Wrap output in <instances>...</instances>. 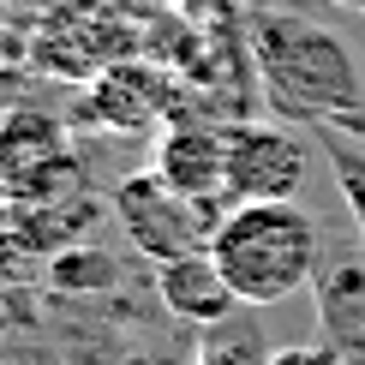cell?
<instances>
[{
    "label": "cell",
    "instance_id": "ac0fdd59",
    "mask_svg": "<svg viewBox=\"0 0 365 365\" xmlns=\"http://www.w3.org/2000/svg\"><path fill=\"white\" fill-rule=\"evenodd\" d=\"M0 329H6V312H0Z\"/></svg>",
    "mask_w": 365,
    "mask_h": 365
},
{
    "label": "cell",
    "instance_id": "30bf717a",
    "mask_svg": "<svg viewBox=\"0 0 365 365\" xmlns=\"http://www.w3.org/2000/svg\"><path fill=\"white\" fill-rule=\"evenodd\" d=\"M317 294V336L336 341L354 365H365V257H341L312 282Z\"/></svg>",
    "mask_w": 365,
    "mask_h": 365
},
{
    "label": "cell",
    "instance_id": "7a4b0ae2",
    "mask_svg": "<svg viewBox=\"0 0 365 365\" xmlns=\"http://www.w3.org/2000/svg\"><path fill=\"white\" fill-rule=\"evenodd\" d=\"M227 287L240 306H282L299 287L317 282V227L312 216L287 197V204H227V216L210 240Z\"/></svg>",
    "mask_w": 365,
    "mask_h": 365
},
{
    "label": "cell",
    "instance_id": "3957f363",
    "mask_svg": "<svg viewBox=\"0 0 365 365\" xmlns=\"http://www.w3.org/2000/svg\"><path fill=\"white\" fill-rule=\"evenodd\" d=\"M120 234L132 240V252H144L150 264H168V257H186V252H204L216 240V227L227 210L222 204H204V197H186L174 192L156 168L150 174H126L108 197Z\"/></svg>",
    "mask_w": 365,
    "mask_h": 365
},
{
    "label": "cell",
    "instance_id": "9c48e42d",
    "mask_svg": "<svg viewBox=\"0 0 365 365\" xmlns=\"http://www.w3.org/2000/svg\"><path fill=\"white\" fill-rule=\"evenodd\" d=\"M156 174L186 197L227 204V126H168L156 144Z\"/></svg>",
    "mask_w": 365,
    "mask_h": 365
},
{
    "label": "cell",
    "instance_id": "2e32d148",
    "mask_svg": "<svg viewBox=\"0 0 365 365\" xmlns=\"http://www.w3.org/2000/svg\"><path fill=\"white\" fill-rule=\"evenodd\" d=\"M329 126H341V132H354V138H365V108H354V114H341V120H329Z\"/></svg>",
    "mask_w": 365,
    "mask_h": 365
},
{
    "label": "cell",
    "instance_id": "8fae6325",
    "mask_svg": "<svg viewBox=\"0 0 365 365\" xmlns=\"http://www.w3.org/2000/svg\"><path fill=\"white\" fill-rule=\"evenodd\" d=\"M42 282H48L54 294H66V299H96V294H108V287H120V257L90 246V240H78V246H60L48 257V276Z\"/></svg>",
    "mask_w": 365,
    "mask_h": 365
},
{
    "label": "cell",
    "instance_id": "277c9868",
    "mask_svg": "<svg viewBox=\"0 0 365 365\" xmlns=\"http://www.w3.org/2000/svg\"><path fill=\"white\" fill-rule=\"evenodd\" d=\"M78 186V162L66 150V132L48 114H6L0 120V204L30 210V204H54Z\"/></svg>",
    "mask_w": 365,
    "mask_h": 365
},
{
    "label": "cell",
    "instance_id": "5b68a950",
    "mask_svg": "<svg viewBox=\"0 0 365 365\" xmlns=\"http://www.w3.org/2000/svg\"><path fill=\"white\" fill-rule=\"evenodd\" d=\"M306 138L264 120L227 126V204H287L306 186Z\"/></svg>",
    "mask_w": 365,
    "mask_h": 365
},
{
    "label": "cell",
    "instance_id": "8992f818",
    "mask_svg": "<svg viewBox=\"0 0 365 365\" xmlns=\"http://www.w3.org/2000/svg\"><path fill=\"white\" fill-rule=\"evenodd\" d=\"M126 19L108 6V12H90V6H72V12H54L48 30L36 36V60L42 72H54V78H96V72H108L114 60H126Z\"/></svg>",
    "mask_w": 365,
    "mask_h": 365
},
{
    "label": "cell",
    "instance_id": "6da1fadb",
    "mask_svg": "<svg viewBox=\"0 0 365 365\" xmlns=\"http://www.w3.org/2000/svg\"><path fill=\"white\" fill-rule=\"evenodd\" d=\"M252 72L282 120H341L359 108V66L336 30L264 6L252 19Z\"/></svg>",
    "mask_w": 365,
    "mask_h": 365
},
{
    "label": "cell",
    "instance_id": "52a82bcc",
    "mask_svg": "<svg viewBox=\"0 0 365 365\" xmlns=\"http://www.w3.org/2000/svg\"><path fill=\"white\" fill-rule=\"evenodd\" d=\"M156 299L162 312L180 317V324L192 329H222L227 317L240 312V294L227 287L216 252H186V257H168V264H156Z\"/></svg>",
    "mask_w": 365,
    "mask_h": 365
},
{
    "label": "cell",
    "instance_id": "9a60e30c",
    "mask_svg": "<svg viewBox=\"0 0 365 365\" xmlns=\"http://www.w3.org/2000/svg\"><path fill=\"white\" fill-rule=\"evenodd\" d=\"M108 6H114L120 19L132 24V19H162V12H174L180 0H108Z\"/></svg>",
    "mask_w": 365,
    "mask_h": 365
},
{
    "label": "cell",
    "instance_id": "ba28073f",
    "mask_svg": "<svg viewBox=\"0 0 365 365\" xmlns=\"http://www.w3.org/2000/svg\"><path fill=\"white\" fill-rule=\"evenodd\" d=\"M168 114V78L150 60H114L108 72L90 78V120L108 132H150Z\"/></svg>",
    "mask_w": 365,
    "mask_h": 365
},
{
    "label": "cell",
    "instance_id": "4fadbf2b",
    "mask_svg": "<svg viewBox=\"0 0 365 365\" xmlns=\"http://www.w3.org/2000/svg\"><path fill=\"white\" fill-rule=\"evenodd\" d=\"M192 365H269V354L257 336H210L192 354Z\"/></svg>",
    "mask_w": 365,
    "mask_h": 365
},
{
    "label": "cell",
    "instance_id": "5bb4252c",
    "mask_svg": "<svg viewBox=\"0 0 365 365\" xmlns=\"http://www.w3.org/2000/svg\"><path fill=\"white\" fill-rule=\"evenodd\" d=\"M269 365H354V359H347L336 341H324V336H317V341H294V347H276V354H269Z\"/></svg>",
    "mask_w": 365,
    "mask_h": 365
},
{
    "label": "cell",
    "instance_id": "7c38bea8",
    "mask_svg": "<svg viewBox=\"0 0 365 365\" xmlns=\"http://www.w3.org/2000/svg\"><path fill=\"white\" fill-rule=\"evenodd\" d=\"M312 138L329 156V174H336V186H341V204H347V216H354V234H359V252H365V144L354 132L329 126V120H317Z\"/></svg>",
    "mask_w": 365,
    "mask_h": 365
},
{
    "label": "cell",
    "instance_id": "e0dca14e",
    "mask_svg": "<svg viewBox=\"0 0 365 365\" xmlns=\"http://www.w3.org/2000/svg\"><path fill=\"white\" fill-rule=\"evenodd\" d=\"M347 6H359V12H365V0H347Z\"/></svg>",
    "mask_w": 365,
    "mask_h": 365
}]
</instances>
